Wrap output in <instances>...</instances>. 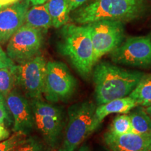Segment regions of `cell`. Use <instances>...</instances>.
I'll return each instance as SVG.
<instances>
[{
	"mask_svg": "<svg viewBox=\"0 0 151 151\" xmlns=\"http://www.w3.org/2000/svg\"><path fill=\"white\" fill-rule=\"evenodd\" d=\"M1 102H5V99H4V97L3 96L0 94V103Z\"/></svg>",
	"mask_w": 151,
	"mask_h": 151,
	"instance_id": "31",
	"label": "cell"
},
{
	"mask_svg": "<svg viewBox=\"0 0 151 151\" xmlns=\"http://www.w3.org/2000/svg\"><path fill=\"white\" fill-rule=\"evenodd\" d=\"M24 24L41 30L43 33L46 32L49 28L52 27L51 17L45 4L33 6L32 8L28 9Z\"/></svg>",
	"mask_w": 151,
	"mask_h": 151,
	"instance_id": "15",
	"label": "cell"
},
{
	"mask_svg": "<svg viewBox=\"0 0 151 151\" xmlns=\"http://www.w3.org/2000/svg\"><path fill=\"white\" fill-rule=\"evenodd\" d=\"M30 4L28 0H23L0 9V44L8 43L11 37L24 24Z\"/></svg>",
	"mask_w": 151,
	"mask_h": 151,
	"instance_id": "12",
	"label": "cell"
},
{
	"mask_svg": "<svg viewBox=\"0 0 151 151\" xmlns=\"http://www.w3.org/2000/svg\"><path fill=\"white\" fill-rule=\"evenodd\" d=\"M109 132L115 134H123L132 132L129 115L120 114L115 117L109 127Z\"/></svg>",
	"mask_w": 151,
	"mask_h": 151,
	"instance_id": "20",
	"label": "cell"
},
{
	"mask_svg": "<svg viewBox=\"0 0 151 151\" xmlns=\"http://www.w3.org/2000/svg\"><path fill=\"white\" fill-rule=\"evenodd\" d=\"M31 104L35 115V127L42 135L49 149H59L61 136L66 124L63 110L41 99L32 100Z\"/></svg>",
	"mask_w": 151,
	"mask_h": 151,
	"instance_id": "5",
	"label": "cell"
},
{
	"mask_svg": "<svg viewBox=\"0 0 151 151\" xmlns=\"http://www.w3.org/2000/svg\"><path fill=\"white\" fill-rule=\"evenodd\" d=\"M144 10L143 0H92L71 12V17L78 24L103 20L124 22L140 17Z\"/></svg>",
	"mask_w": 151,
	"mask_h": 151,
	"instance_id": "3",
	"label": "cell"
},
{
	"mask_svg": "<svg viewBox=\"0 0 151 151\" xmlns=\"http://www.w3.org/2000/svg\"><path fill=\"white\" fill-rule=\"evenodd\" d=\"M77 151H91V149H90V146H88V145L83 144H83L79 147Z\"/></svg>",
	"mask_w": 151,
	"mask_h": 151,
	"instance_id": "29",
	"label": "cell"
},
{
	"mask_svg": "<svg viewBox=\"0 0 151 151\" xmlns=\"http://www.w3.org/2000/svg\"><path fill=\"white\" fill-rule=\"evenodd\" d=\"M138 106L139 104L137 101L129 96L113 99L107 103L98 105L95 111L96 117L98 121L101 123L104 119L109 115L113 113H129L132 109L136 108Z\"/></svg>",
	"mask_w": 151,
	"mask_h": 151,
	"instance_id": "14",
	"label": "cell"
},
{
	"mask_svg": "<svg viewBox=\"0 0 151 151\" xmlns=\"http://www.w3.org/2000/svg\"><path fill=\"white\" fill-rule=\"evenodd\" d=\"M1 8H2V7H1V6H0V9H1Z\"/></svg>",
	"mask_w": 151,
	"mask_h": 151,
	"instance_id": "32",
	"label": "cell"
},
{
	"mask_svg": "<svg viewBox=\"0 0 151 151\" xmlns=\"http://www.w3.org/2000/svg\"><path fill=\"white\" fill-rule=\"evenodd\" d=\"M87 24L91 35L96 65L104 55L111 53L123 41V22L103 20Z\"/></svg>",
	"mask_w": 151,
	"mask_h": 151,
	"instance_id": "8",
	"label": "cell"
},
{
	"mask_svg": "<svg viewBox=\"0 0 151 151\" xmlns=\"http://www.w3.org/2000/svg\"><path fill=\"white\" fill-rule=\"evenodd\" d=\"M58 48L83 78H88L92 74L95 62L88 24L67 23L62 27Z\"/></svg>",
	"mask_w": 151,
	"mask_h": 151,
	"instance_id": "2",
	"label": "cell"
},
{
	"mask_svg": "<svg viewBox=\"0 0 151 151\" xmlns=\"http://www.w3.org/2000/svg\"><path fill=\"white\" fill-rule=\"evenodd\" d=\"M111 59L118 65L129 67H151V37L127 38L110 53Z\"/></svg>",
	"mask_w": 151,
	"mask_h": 151,
	"instance_id": "10",
	"label": "cell"
},
{
	"mask_svg": "<svg viewBox=\"0 0 151 151\" xmlns=\"http://www.w3.org/2000/svg\"><path fill=\"white\" fill-rule=\"evenodd\" d=\"M45 5L51 17L52 27L58 29L68 23L71 11L67 0H48Z\"/></svg>",
	"mask_w": 151,
	"mask_h": 151,
	"instance_id": "16",
	"label": "cell"
},
{
	"mask_svg": "<svg viewBox=\"0 0 151 151\" xmlns=\"http://www.w3.org/2000/svg\"><path fill=\"white\" fill-rule=\"evenodd\" d=\"M29 1L31 4L33 6L35 5H40V4H43L46 2L48 0H28Z\"/></svg>",
	"mask_w": 151,
	"mask_h": 151,
	"instance_id": "28",
	"label": "cell"
},
{
	"mask_svg": "<svg viewBox=\"0 0 151 151\" xmlns=\"http://www.w3.org/2000/svg\"><path fill=\"white\" fill-rule=\"evenodd\" d=\"M97 106L90 101L74 104L68 109L65 133L58 151H76L99 127Z\"/></svg>",
	"mask_w": 151,
	"mask_h": 151,
	"instance_id": "4",
	"label": "cell"
},
{
	"mask_svg": "<svg viewBox=\"0 0 151 151\" xmlns=\"http://www.w3.org/2000/svg\"><path fill=\"white\" fill-rule=\"evenodd\" d=\"M10 137V132L4 124L0 122V141L6 140Z\"/></svg>",
	"mask_w": 151,
	"mask_h": 151,
	"instance_id": "26",
	"label": "cell"
},
{
	"mask_svg": "<svg viewBox=\"0 0 151 151\" xmlns=\"http://www.w3.org/2000/svg\"><path fill=\"white\" fill-rule=\"evenodd\" d=\"M129 96L134 99L139 106L147 107L151 105V73L143 74Z\"/></svg>",
	"mask_w": 151,
	"mask_h": 151,
	"instance_id": "18",
	"label": "cell"
},
{
	"mask_svg": "<svg viewBox=\"0 0 151 151\" xmlns=\"http://www.w3.org/2000/svg\"><path fill=\"white\" fill-rule=\"evenodd\" d=\"M10 114L6 105V101L0 103V122L4 124L5 125H9V124L12 122L11 120Z\"/></svg>",
	"mask_w": 151,
	"mask_h": 151,
	"instance_id": "23",
	"label": "cell"
},
{
	"mask_svg": "<svg viewBox=\"0 0 151 151\" xmlns=\"http://www.w3.org/2000/svg\"><path fill=\"white\" fill-rule=\"evenodd\" d=\"M14 151H50L44 143L35 137H27Z\"/></svg>",
	"mask_w": 151,
	"mask_h": 151,
	"instance_id": "22",
	"label": "cell"
},
{
	"mask_svg": "<svg viewBox=\"0 0 151 151\" xmlns=\"http://www.w3.org/2000/svg\"><path fill=\"white\" fill-rule=\"evenodd\" d=\"M6 105L13 118L14 132L27 136L35 127V115L29 101L25 95L14 88L4 97Z\"/></svg>",
	"mask_w": 151,
	"mask_h": 151,
	"instance_id": "11",
	"label": "cell"
},
{
	"mask_svg": "<svg viewBox=\"0 0 151 151\" xmlns=\"http://www.w3.org/2000/svg\"><path fill=\"white\" fill-rule=\"evenodd\" d=\"M132 132L146 134L151 132V118L146 112V108L138 106L129 112Z\"/></svg>",
	"mask_w": 151,
	"mask_h": 151,
	"instance_id": "17",
	"label": "cell"
},
{
	"mask_svg": "<svg viewBox=\"0 0 151 151\" xmlns=\"http://www.w3.org/2000/svg\"><path fill=\"white\" fill-rule=\"evenodd\" d=\"M146 112L148 113V115L150 116V118H151V105L149 106L146 107Z\"/></svg>",
	"mask_w": 151,
	"mask_h": 151,
	"instance_id": "30",
	"label": "cell"
},
{
	"mask_svg": "<svg viewBox=\"0 0 151 151\" xmlns=\"http://www.w3.org/2000/svg\"><path fill=\"white\" fill-rule=\"evenodd\" d=\"M27 136L20 132H14L8 139L0 141V151H14L25 140Z\"/></svg>",
	"mask_w": 151,
	"mask_h": 151,
	"instance_id": "21",
	"label": "cell"
},
{
	"mask_svg": "<svg viewBox=\"0 0 151 151\" xmlns=\"http://www.w3.org/2000/svg\"><path fill=\"white\" fill-rule=\"evenodd\" d=\"M16 86V78L12 67L0 68V94L5 97Z\"/></svg>",
	"mask_w": 151,
	"mask_h": 151,
	"instance_id": "19",
	"label": "cell"
},
{
	"mask_svg": "<svg viewBox=\"0 0 151 151\" xmlns=\"http://www.w3.org/2000/svg\"><path fill=\"white\" fill-rule=\"evenodd\" d=\"M46 59L41 55L12 67L16 86L32 100L41 99L46 69Z\"/></svg>",
	"mask_w": 151,
	"mask_h": 151,
	"instance_id": "7",
	"label": "cell"
},
{
	"mask_svg": "<svg viewBox=\"0 0 151 151\" xmlns=\"http://www.w3.org/2000/svg\"><path fill=\"white\" fill-rule=\"evenodd\" d=\"M20 0H0V6L1 7L8 6L12 5L14 4L19 2Z\"/></svg>",
	"mask_w": 151,
	"mask_h": 151,
	"instance_id": "27",
	"label": "cell"
},
{
	"mask_svg": "<svg viewBox=\"0 0 151 151\" xmlns=\"http://www.w3.org/2000/svg\"><path fill=\"white\" fill-rule=\"evenodd\" d=\"M15 65L16 64L9 58L6 52L3 50V48L0 46V68H10Z\"/></svg>",
	"mask_w": 151,
	"mask_h": 151,
	"instance_id": "24",
	"label": "cell"
},
{
	"mask_svg": "<svg viewBox=\"0 0 151 151\" xmlns=\"http://www.w3.org/2000/svg\"><path fill=\"white\" fill-rule=\"evenodd\" d=\"M68 4H69V9H70L71 14L76 9H77L82 5L90 1V0H67Z\"/></svg>",
	"mask_w": 151,
	"mask_h": 151,
	"instance_id": "25",
	"label": "cell"
},
{
	"mask_svg": "<svg viewBox=\"0 0 151 151\" xmlns=\"http://www.w3.org/2000/svg\"><path fill=\"white\" fill-rule=\"evenodd\" d=\"M104 142L110 151H151V132L115 134L108 131Z\"/></svg>",
	"mask_w": 151,
	"mask_h": 151,
	"instance_id": "13",
	"label": "cell"
},
{
	"mask_svg": "<svg viewBox=\"0 0 151 151\" xmlns=\"http://www.w3.org/2000/svg\"><path fill=\"white\" fill-rule=\"evenodd\" d=\"M43 43V32L24 24L9 39L6 52L14 63L20 64L39 55Z\"/></svg>",
	"mask_w": 151,
	"mask_h": 151,
	"instance_id": "9",
	"label": "cell"
},
{
	"mask_svg": "<svg viewBox=\"0 0 151 151\" xmlns=\"http://www.w3.org/2000/svg\"><path fill=\"white\" fill-rule=\"evenodd\" d=\"M92 74L98 106L129 96L144 73L124 69L108 62H101L94 65Z\"/></svg>",
	"mask_w": 151,
	"mask_h": 151,
	"instance_id": "1",
	"label": "cell"
},
{
	"mask_svg": "<svg viewBox=\"0 0 151 151\" xmlns=\"http://www.w3.org/2000/svg\"><path fill=\"white\" fill-rule=\"evenodd\" d=\"M77 81L67 65L60 61L46 63L43 95L49 102L65 101L72 97Z\"/></svg>",
	"mask_w": 151,
	"mask_h": 151,
	"instance_id": "6",
	"label": "cell"
}]
</instances>
